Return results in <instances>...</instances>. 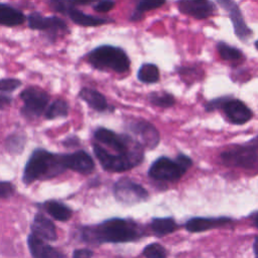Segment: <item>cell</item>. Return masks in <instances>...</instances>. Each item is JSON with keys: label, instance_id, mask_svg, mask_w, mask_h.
I'll list each match as a JSON object with an SVG mask.
<instances>
[{"label": "cell", "instance_id": "obj_1", "mask_svg": "<svg viewBox=\"0 0 258 258\" xmlns=\"http://www.w3.org/2000/svg\"><path fill=\"white\" fill-rule=\"evenodd\" d=\"M143 236L144 231L141 226L132 220L121 218H112L80 228L81 240L91 245L133 242Z\"/></svg>", "mask_w": 258, "mask_h": 258}, {"label": "cell", "instance_id": "obj_2", "mask_svg": "<svg viewBox=\"0 0 258 258\" xmlns=\"http://www.w3.org/2000/svg\"><path fill=\"white\" fill-rule=\"evenodd\" d=\"M67 170L63 154L36 148L29 155L22 173V182L29 185L36 180L53 178Z\"/></svg>", "mask_w": 258, "mask_h": 258}, {"label": "cell", "instance_id": "obj_3", "mask_svg": "<svg viewBox=\"0 0 258 258\" xmlns=\"http://www.w3.org/2000/svg\"><path fill=\"white\" fill-rule=\"evenodd\" d=\"M90 64L100 71H113L118 74L126 73L130 67L127 53L118 46L104 44L95 47L87 54Z\"/></svg>", "mask_w": 258, "mask_h": 258}, {"label": "cell", "instance_id": "obj_4", "mask_svg": "<svg viewBox=\"0 0 258 258\" xmlns=\"http://www.w3.org/2000/svg\"><path fill=\"white\" fill-rule=\"evenodd\" d=\"M191 164V159L184 154L177 155L174 160L166 156H161L152 163L148 170V175L156 180L176 181L185 173Z\"/></svg>", "mask_w": 258, "mask_h": 258}, {"label": "cell", "instance_id": "obj_5", "mask_svg": "<svg viewBox=\"0 0 258 258\" xmlns=\"http://www.w3.org/2000/svg\"><path fill=\"white\" fill-rule=\"evenodd\" d=\"M97 141L115 150L117 154L144 155L143 146L128 134H118L104 127H99L94 132Z\"/></svg>", "mask_w": 258, "mask_h": 258}, {"label": "cell", "instance_id": "obj_6", "mask_svg": "<svg viewBox=\"0 0 258 258\" xmlns=\"http://www.w3.org/2000/svg\"><path fill=\"white\" fill-rule=\"evenodd\" d=\"M93 150L102 167L110 172H122L129 170L142 162L144 156L112 153L98 143L93 144Z\"/></svg>", "mask_w": 258, "mask_h": 258}, {"label": "cell", "instance_id": "obj_7", "mask_svg": "<svg viewBox=\"0 0 258 258\" xmlns=\"http://www.w3.org/2000/svg\"><path fill=\"white\" fill-rule=\"evenodd\" d=\"M222 162L227 166L253 168L258 165V135L243 145L231 148L221 154Z\"/></svg>", "mask_w": 258, "mask_h": 258}, {"label": "cell", "instance_id": "obj_8", "mask_svg": "<svg viewBox=\"0 0 258 258\" xmlns=\"http://www.w3.org/2000/svg\"><path fill=\"white\" fill-rule=\"evenodd\" d=\"M23 102L20 113L23 117L28 119H35L40 117L46 110L49 95L42 89L37 87H28L19 94Z\"/></svg>", "mask_w": 258, "mask_h": 258}, {"label": "cell", "instance_id": "obj_9", "mask_svg": "<svg viewBox=\"0 0 258 258\" xmlns=\"http://www.w3.org/2000/svg\"><path fill=\"white\" fill-rule=\"evenodd\" d=\"M28 27L33 30L44 31L49 40H54L61 33H69V27L58 16H44L40 12H31L27 16Z\"/></svg>", "mask_w": 258, "mask_h": 258}, {"label": "cell", "instance_id": "obj_10", "mask_svg": "<svg viewBox=\"0 0 258 258\" xmlns=\"http://www.w3.org/2000/svg\"><path fill=\"white\" fill-rule=\"evenodd\" d=\"M113 194L117 201L124 205H135L148 198L147 190L130 178H120L114 183Z\"/></svg>", "mask_w": 258, "mask_h": 258}, {"label": "cell", "instance_id": "obj_11", "mask_svg": "<svg viewBox=\"0 0 258 258\" xmlns=\"http://www.w3.org/2000/svg\"><path fill=\"white\" fill-rule=\"evenodd\" d=\"M128 129L143 147L153 149L159 143L160 137L157 129L143 119H132L129 121Z\"/></svg>", "mask_w": 258, "mask_h": 258}, {"label": "cell", "instance_id": "obj_12", "mask_svg": "<svg viewBox=\"0 0 258 258\" xmlns=\"http://www.w3.org/2000/svg\"><path fill=\"white\" fill-rule=\"evenodd\" d=\"M217 3L222 6L230 16V19L233 23V27L236 35L242 40L247 41L248 38L252 35V30L247 26L242 12L239 6L234 0H216Z\"/></svg>", "mask_w": 258, "mask_h": 258}, {"label": "cell", "instance_id": "obj_13", "mask_svg": "<svg viewBox=\"0 0 258 258\" xmlns=\"http://www.w3.org/2000/svg\"><path fill=\"white\" fill-rule=\"evenodd\" d=\"M177 7L181 13L197 19L208 18L216 11L211 0H177Z\"/></svg>", "mask_w": 258, "mask_h": 258}, {"label": "cell", "instance_id": "obj_14", "mask_svg": "<svg viewBox=\"0 0 258 258\" xmlns=\"http://www.w3.org/2000/svg\"><path fill=\"white\" fill-rule=\"evenodd\" d=\"M221 108L228 120L236 125L248 122L253 116L252 111L242 101L237 99H225Z\"/></svg>", "mask_w": 258, "mask_h": 258}, {"label": "cell", "instance_id": "obj_15", "mask_svg": "<svg viewBox=\"0 0 258 258\" xmlns=\"http://www.w3.org/2000/svg\"><path fill=\"white\" fill-rule=\"evenodd\" d=\"M64 166L70 170L82 174H90L95 169V162L91 155L85 150H77L63 154Z\"/></svg>", "mask_w": 258, "mask_h": 258}, {"label": "cell", "instance_id": "obj_16", "mask_svg": "<svg viewBox=\"0 0 258 258\" xmlns=\"http://www.w3.org/2000/svg\"><path fill=\"white\" fill-rule=\"evenodd\" d=\"M27 247L32 258H64L60 251L32 233L27 237Z\"/></svg>", "mask_w": 258, "mask_h": 258}, {"label": "cell", "instance_id": "obj_17", "mask_svg": "<svg viewBox=\"0 0 258 258\" xmlns=\"http://www.w3.org/2000/svg\"><path fill=\"white\" fill-rule=\"evenodd\" d=\"M30 230L33 235L45 241H55L57 239L55 225L41 213H36L34 215Z\"/></svg>", "mask_w": 258, "mask_h": 258}, {"label": "cell", "instance_id": "obj_18", "mask_svg": "<svg viewBox=\"0 0 258 258\" xmlns=\"http://www.w3.org/2000/svg\"><path fill=\"white\" fill-rule=\"evenodd\" d=\"M232 220L228 217H196L191 218L184 224V228L188 232L199 233L215 228L223 227Z\"/></svg>", "mask_w": 258, "mask_h": 258}, {"label": "cell", "instance_id": "obj_19", "mask_svg": "<svg viewBox=\"0 0 258 258\" xmlns=\"http://www.w3.org/2000/svg\"><path fill=\"white\" fill-rule=\"evenodd\" d=\"M26 17L19 9L5 3H0V25L14 27L21 25Z\"/></svg>", "mask_w": 258, "mask_h": 258}, {"label": "cell", "instance_id": "obj_20", "mask_svg": "<svg viewBox=\"0 0 258 258\" xmlns=\"http://www.w3.org/2000/svg\"><path fill=\"white\" fill-rule=\"evenodd\" d=\"M40 207L54 220L59 222H67L73 216V210L70 207L55 200L45 201Z\"/></svg>", "mask_w": 258, "mask_h": 258}, {"label": "cell", "instance_id": "obj_21", "mask_svg": "<svg viewBox=\"0 0 258 258\" xmlns=\"http://www.w3.org/2000/svg\"><path fill=\"white\" fill-rule=\"evenodd\" d=\"M68 16L71 18L73 22H75L78 25L81 26H100L107 24L109 22H113L112 19L110 18H104V17H99V16H93L90 14H86L83 11L77 9L76 7H73L69 13Z\"/></svg>", "mask_w": 258, "mask_h": 258}, {"label": "cell", "instance_id": "obj_22", "mask_svg": "<svg viewBox=\"0 0 258 258\" xmlns=\"http://www.w3.org/2000/svg\"><path fill=\"white\" fill-rule=\"evenodd\" d=\"M79 97L95 111L104 112L109 107L105 96L95 89L83 88L79 92Z\"/></svg>", "mask_w": 258, "mask_h": 258}, {"label": "cell", "instance_id": "obj_23", "mask_svg": "<svg viewBox=\"0 0 258 258\" xmlns=\"http://www.w3.org/2000/svg\"><path fill=\"white\" fill-rule=\"evenodd\" d=\"M150 228L156 236L163 237L175 231L177 225L172 218H154L150 223Z\"/></svg>", "mask_w": 258, "mask_h": 258}, {"label": "cell", "instance_id": "obj_24", "mask_svg": "<svg viewBox=\"0 0 258 258\" xmlns=\"http://www.w3.org/2000/svg\"><path fill=\"white\" fill-rule=\"evenodd\" d=\"M69 104L66 100L57 99L46 108L44 112L45 119L54 120L56 118H66L69 115Z\"/></svg>", "mask_w": 258, "mask_h": 258}, {"label": "cell", "instance_id": "obj_25", "mask_svg": "<svg viewBox=\"0 0 258 258\" xmlns=\"http://www.w3.org/2000/svg\"><path fill=\"white\" fill-rule=\"evenodd\" d=\"M165 2H166V0H139L134 12L132 13V15L130 17V20L131 21L140 20L142 18V15L144 14V12L159 8Z\"/></svg>", "mask_w": 258, "mask_h": 258}, {"label": "cell", "instance_id": "obj_26", "mask_svg": "<svg viewBox=\"0 0 258 258\" xmlns=\"http://www.w3.org/2000/svg\"><path fill=\"white\" fill-rule=\"evenodd\" d=\"M137 78L145 84H154L159 80V70L153 63H143L137 73Z\"/></svg>", "mask_w": 258, "mask_h": 258}, {"label": "cell", "instance_id": "obj_27", "mask_svg": "<svg viewBox=\"0 0 258 258\" xmlns=\"http://www.w3.org/2000/svg\"><path fill=\"white\" fill-rule=\"evenodd\" d=\"M26 137L20 133H12L5 140V147L11 154H20L24 149Z\"/></svg>", "mask_w": 258, "mask_h": 258}, {"label": "cell", "instance_id": "obj_28", "mask_svg": "<svg viewBox=\"0 0 258 258\" xmlns=\"http://www.w3.org/2000/svg\"><path fill=\"white\" fill-rule=\"evenodd\" d=\"M217 49L220 53V56L225 60H238L243 57L241 50L232 45H229L224 41L218 42Z\"/></svg>", "mask_w": 258, "mask_h": 258}, {"label": "cell", "instance_id": "obj_29", "mask_svg": "<svg viewBox=\"0 0 258 258\" xmlns=\"http://www.w3.org/2000/svg\"><path fill=\"white\" fill-rule=\"evenodd\" d=\"M148 99L151 104L161 108L171 107L175 103L174 97L165 92H153L148 96Z\"/></svg>", "mask_w": 258, "mask_h": 258}, {"label": "cell", "instance_id": "obj_30", "mask_svg": "<svg viewBox=\"0 0 258 258\" xmlns=\"http://www.w3.org/2000/svg\"><path fill=\"white\" fill-rule=\"evenodd\" d=\"M145 258H167V252L163 246L158 243H151L143 249Z\"/></svg>", "mask_w": 258, "mask_h": 258}, {"label": "cell", "instance_id": "obj_31", "mask_svg": "<svg viewBox=\"0 0 258 258\" xmlns=\"http://www.w3.org/2000/svg\"><path fill=\"white\" fill-rule=\"evenodd\" d=\"M49 8L59 14H67L69 11L75 7L73 0H46Z\"/></svg>", "mask_w": 258, "mask_h": 258}, {"label": "cell", "instance_id": "obj_32", "mask_svg": "<svg viewBox=\"0 0 258 258\" xmlns=\"http://www.w3.org/2000/svg\"><path fill=\"white\" fill-rule=\"evenodd\" d=\"M22 85L21 81L15 78L0 79V92L10 93L18 89Z\"/></svg>", "mask_w": 258, "mask_h": 258}, {"label": "cell", "instance_id": "obj_33", "mask_svg": "<svg viewBox=\"0 0 258 258\" xmlns=\"http://www.w3.org/2000/svg\"><path fill=\"white\" fill-rule=\"evenodd\" d=\"M15 194V186L6 180H0V199H9Z\"/></svg>", "mask_w": 258, "mask_h": 258}, {"label": "cell", "instance_id": "obj_34", "mask_svg": "<svg viewBox=\"0 0 258 258\" xmlns=\"http://www.w3.org/2000/svg\"><path fill=\"white\" fill-rule=\"evenodd\" d=\"M115 1L114 0H99L95 5H94V10L97 12H108L112 10L115 6Z\"/></svg>", "mask_w": 258, "mask_h": 258}, {"label": "cell", "instance_id": "obj_35", "mask_svg": "<svg viewBox=\"0 0 258 258\" xmlns=\"http://www.w3.org/2000/svg\"><path fill=\"white\" fill-rule=\"evenodd\" d=\"M94 252L89 248H81L76 249L73 252V258H92Z\"/></svg>", "mask_w": 258, "mask_h": 258}, {"label": "cell", "instance_id": "obj_36", "mask_svg": "<svg viewBox=\"0 0 258 258\" xmlns=\"http://www.w3.org/2000/svg\"><path fill=\"white\" fill-rule=\"evenodd\" d=\"M63 146H66L67 148H72V147H76L80 144V140L77 136H70L68 138H66L62 141Z\"/></svg>", "mask_w": 258, "mask_h": 258}, {"label": "cell", "instance_id": "obj_37", "mask_svg": "<svg viewBox=\"0 0 258 258\" xmlns=\"http://www.w3.org/2000/svg\"><path fill=\"white\" fill-rule=\"evenodd\" d=\"M12 103V98L5 94H0V110H4Z\"/></svg>", "mask_w": 258, "mask_h": 258}, {"label": "cell", "instance_id": "obj_38", "mask_svg": "<svg viewBox=\"0 0 258 258\" xmlns=\"http://www.w3.org/2000/svg\"><path fill=\"white\" fill-rule=\"evenodd\" d=\"M96 1H99V0H73L75 5H89Z\"/></svg>", "mask_w": 258, "mask_h": 258}, {"label": "cell", "instance_id": "obj_39", "mask_svg": "<svg viewBox=\"0 0 258 258\" xmlns=\"http://www.w3.org/2000/svg\"><path fill=\"white\" fill-rule=\"evenodd\" d=\"M253 251H254L255 257L258 258V236L256 237V239H255V241H254V244H253Z\"/></svg>", "mask_w": 258, "mask_h": 258}, {"label": "cell", "instance_id": "obj_40", "mask_svg": "<svg viewBox=\"0 0 258 258\" xmlns=\"http://www.w3.org/2000/svg\"><path fill=\"white\" fill-rule=\"evenodd\" d=\"M251 219H252V221H253L254 225L258 228V212L254 213V214L251 216Z\"/></svg>", "mask_w": 258, "mask_h": 258}, {"label": "cell", "instance_id": "obj_41", "mask_svg": "<svg viewBox=\"0 0 258 258\" xmlns=\"http://www.w3.org/2000/svg\"><path fill=\"white\" fill-rule=\"evenodd\" d=\"M255 46H256V47H257V48H258V40H257V41H256V42H255Z\"/></svg>", "mask_w": 258, "mask_h": 258}]
</instances>
